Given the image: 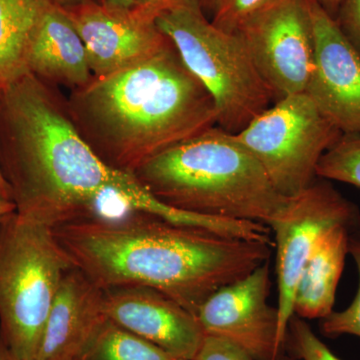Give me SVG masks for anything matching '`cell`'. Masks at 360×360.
<instances>
[{
    "label": "cell",
    "instance_id": "cell-21",
    "mask_svg": "<svg viewBox=\"0 0 360 360\" xmlns=\"http://www.w3.org/2000/svg\"><path fill=\"white\" fill-rule=\"evenodd\" d=\"M297 360H341L316 335L302 317L293 314L288 323L284 350Z\"/></svg>",
    "mask_w": 360,
    "mask_h": 360
},
{
    "label": "cell",
    "instance_id": "cell-6",
    "mask_svg": "<svg viewBox=\"0 0 360 360\" xmlns=\"http://www.w3.org/2000/svg\"><path fill=\"white\" fill-rule=\"evenodd\" d=\"M70 269L51 225L18 212L0 224V333L20 360H35L49 310Z\"/></svg>",
    "mask_w": 360,
    "mask_h": 360
},
{
    "label": "cell",
    "instance_id": "cell-5",
    "mask_svg": "<svg viewBox=\"0 0 360 360\" xmlns=\"http://www.w3.org/2000/svg\"><path fill=\"white\" fill-rule=\"evenodd\" d=\"M189 71L214 101L217 125L238 134L274 101L236 33L217 27L200 0H179L155 16Z\"/></svg>",
    "mask_w": 360,
    "mask_h": 360
},
{
    "label": "cell",
    "instance_id": "cell-8",
    "mask_svg": "<svg viewBox=\"0 0 360 360\" xmlns=\"http://www.w3.org/2000/svg\"><path fill=\"white\" fill-rule=\"evenodd\" d=\"M338 226L359 229V208L328 181L316 179L302 193L288 198L269 225L276 236L277 341L281 350H284L288 323L295 314L293 302L300 274L321 238Z\"/></svg>",
    "mask_w": 360,
    "mask_h": 360
},
{
    "label": "cell",
    "instance_id": "cell-26",
    "mask_svg": "<svg viewBox=\"0 0 360 360\" xmlns=\"http://www.w3.org/2000/svg\"><path fill=\"white\" fill-rule=\"evenodd\" d=\"M16 212V205L13 200L0 198V224Z\"/></svg>",
    "mask_w": 360,
    "mask_h": 360
},
{
    "label": "cell",
    "instance_id": "cell-31",
    "mask_svg": "<svg viewBox=\"0 0 360 360\" xmlns=\"http://www.w3.org/2000/svg\"><path fill=\"white\" fill-rule=\"evenodd\" d=\"M56 2L63 7H70L77 6V4H82L85 0H56Z\"/></svg>",
    "mask_w": 360,
    "mask_h": 360
},
{
    "label": "cell",
    "instance_id": "cell-30",
    "mask_svg": "<svg viewBox=\"0 0 360 360\" xmlns=\"http://www.w3.org/2000/svg\"><path fill=\"white\" fill-rule=\"evenodd\" d=\"M0 360H20L11 352V348L7 347L1 333H0Z\"/></svg>",
    "mask_w": 360,
    "mask_h": 360
},
{
    "label": "cell",
    "instance_id": "cell-20",
    "mask_svg": "<svg viewBox=\"0 0 360 360\" xmlns=\"http://www.w3.org/2000/svg\"><path fill=\"white\" fill-rule=\"evenodd\" d=\"M349 253L354 257L359 270V290L352 304L340 312H331L321 319V333L328 338L349 335L360 338V229L352 232L349 238Z\"/></svg>",
    "mask_w": 360,
    "mask_h": 360
},
{
    "label": "cell",
    "instance_id": "cell-7",
    "mask_svg": "<svg viewBox=\"0 0 360 360\" xmlns=\"http://www.w3.org/2000/svg\"><path fill=\"white\" fill-rule=\"evenodd\" d=\"M342 134L302 92L274 101L236 136L264 167L277 193L290 198L316 179L321 158Z\"/></svg>",
    "mask_w": 360,
    "mask_h": 360
},
{
    "label": "cell",
    "instance_id": "cell-25",
    "mask_svg": "<svg viewBox=\"0 0 360 360\" xmlns=\"http://www.w3.org/2000/svg\"><path fill=\"white\" fill-rule=\"evenodd\" d=\"M176 1L179 0H135V4L148 9L156 15L162 9L167 8V6H172Z\"/></svg>",
    "mask_w": 360,
    "mask_h": 360
},
{
    "label": "cell",
    "instance_id": "cell-17",
    "mask_svg": "<svg viewBox=\"0 0 360 360\" xmlns=\"http://www.w3.org/2000/svg\"><path fill=\"white\" fill-rule=\"evenodd\" d=\"M56 0H0V92L30 72L28 51Z\"/></svg>",
    "mask_w": 360,
    "mask_h": 360
},
{
    "label": "cell",
    "instance_id": "cell-2",
    "mask_svg": "<svg viewBox=\"0 0 360 360\" xmlns=\"http://www.w3.org/2000/svg\"><path fill=\"white\" fill-rule=\"evenodd\" d=\"M54 233L72 267L101 290L153 288L195 316L213 293L269 262L274 246L141 213L84 217L58 225Z\"/></svg>",
    "mask_w": 360,
    "mask_h": 360
},
{
    "label": "cell",
    "instance_id": "cell-33",
    "mask_svg": "<svg viewBox=\"0 0 360 360\" xmlns=\"http://www.w3.org/2000/svg\"><path fill=\"white\" fill-rule=\"evenodd\" d=\"M276 360H297V359H295V357H292L291 356H288V355H286L285 354H284V352H281V354L278 355V356H277V359Z\"/></svg>",
    "mask_w": 360,
    "mask_h": 360
},
{
    "label": "cell",
    "instance_id": "cell-11",
    "mask_svg": "<svg viewBox=\"0 0 360 360\" xmlns=\"http://www.w3.org/2000/svg\"><path fill=\"white\" fill-rule=\"evenodd\" d=\"M269 276V260L213 293L196 315L205 335L231 341L255 360H276L284 350L277 341L278 310L267 302Z\"/></svg>",
    "mask_w": 360,
    "mask_h": 360
},
{
    "label": "cell",
    "instance_id": "cell-1",
    "mask_svg": "<svg viewBox=\"0 0 360 360\" xmlns=\"http://www.w3.org/2000/svg\"><path fill=\"white\" fill-rule=\"evenodd\" d=\"M0 163L16 212L53 227L89 217L106 194L136 213L212 226L210 217L165 205L134 174L104 162L78 131L66 99L32 72L0 92Z\"/></svg>",
    "mask_w": 360,
    "mask_h": 360
},
{
    "label": "cell",
    "instance_id": "cell-15",
    "mask_svg": "<svg viewBox=\"0 0 360 360\" xmlns=\"http://www.w3.org/2000/svg\"><path fill=\"white\" fill-rule=\"evenodd\" d=\"M30 72L47 84L82 89L94 80L84 41L58 4L45 13L28 51Z\"/></svg>",
    "mask_w": 360,
    "mask_h": 360
},
{
    "label": "cell",
    "instance_id": "cell-14",
    "mask_svg": "<svg viewBox=\"0 0 360 360\" xmlns=\"http://www.w3.org/2000/svg\"><path fill=\"white\" fill-rule=\"evenodd\" d=\"M105 316L104 291L72 267L52 303L35 360L77 359Z\"/></svg>",
    "mask_w": 360,
    "mask_h": 360
},
{
    "label": "cell",
    "instance_id": "cell-29",
    "mask_svg": "<svg viewBox=\"0 0 360 360\" xmlns=\"http://www.w3.org/2000/svg\"><path fill=\"white\" fill-rule=\"evenodd\" d=\"M96 1L111 8H130L135 6V0H96Z\"/></svg>",
    "mask_w": 360,
    "mask_h": 360
},
{
    "label": "cell",
    "instance_id": "cell-3",
    "mask_svg": "<svg viewBox=\"0 0 360 360\" xmlns=\"http://www.w3.org/2000/svg\"><path fill=\"white\" fill-rule=\"evenodd\" d=\"M66 104L96 155L130 174L168 148L217 125L212 96L172 41L146 60L71 90Z\"/></svg>",
    "mask_w": 360,
    "mask_h": 360
},
{
    "label": "cell",
    "instance_id": "cell-13",
    "mask_svg": "<svg viewBox=\"0 0 360 360\" xmlns=\"http://www.w3.org/2000/svg\"><path fill=\"white\" fill-rule=\"evenodd\" d=\"M103 291L106 316L175 359H195L205 335L195 315L179 303L142 286Z\"/></svg>",
    "mask_w": 360,
    "mask_h": 360
},
{
    "label": "cell",
    "instance_id": "cell-27",
    "mask_svg": "<svg viewBox=\"0 0 360 360\" xmlns=\"http://www.w3.org/2000/svg\"><path fill=\"white\" fill-rule=\"evenodd\" d=\"M331 16L335 18L342 0H315Z\"/></svg>",
    "mask_w": 360,
    "mask_h": 360
},
{
    "label": "cell",
    "instance_id": "cell-4",
    "mask_svg": "<svg viewBox=\"0 0 360 360\" xmlns=\"http://www.w3.org/2000/svg\"><path fill=\"white\" fill-rule=\"evenodd\" d=\"M134 175L176 210L267 226L288 200L236 134L219 125L155 156Z\"/></svg>",
    "mask_w": 360,
    "mask_h": 360
},
{
    "label": "cell",
    "instance_id": "cell-34",
    "mask_svg": "<svg viewBox=\"0 0 360 360\" xmlns=\"http://www.w3.org/2000/svg\"><path fill=\"white\" fill-rule=\"evenodd\" d=\"M176 360H184V359H176Z\"/></svg>",
    "mask_w": 360,
    "mask_h": 360
},
{
    "label": "cell",
    "instance_id": "cell-24",
    "mask_svg": "<svg viewBox=\"0 0 360 360\" xmlns=\"http://www.w3.org/2000/svg\"><path fill=\"white\" fill-rule=\"evenodd\" d=\"M335 20L345 39L360 54V0H342Z\"/></svg>",
    "mask_w": 360,
    "mask_h": 360
},
{
    "label": "cell",
    "instance_id": "cell-28",
    "mask_svg": "<svg viewBox=\"0 0 360 360\" xmlns=\"http://www.w3.org/2000/svg\"><path fill=\"white\" fill-rule=\"evenodd\" d=\"M0 198L4 200H13V191L4 176V170H2L1 163H0Z\"/></svg>",
    "mask_w": 360,
    "mask_h": 360
},
{
    "label": "cell",
    "instance_id": "cell-16",
    "mask_svg": "<svg viewBox=\"0 0 360 360\" xmlns=\"http://www.w3.org/2000/svg\"><path fill=\"white\" fill-rule=\"evenodd\" d=\"M354 231L345 226L335 227L319 241L298 279L293 314L303 319H323L333 311Z\"/></svg>",
    "mask_w": 360,
    "mask_h": 360
},
{
    "label": "cell",
    "instance_id": "cell-19",
    "mask_svg": "<svg viewBox=\"0 0 360 360\" xmlns=\"http://www.w3.org/2000/svg\"><path fill=\"white\" fill-rule=\"evenodd\" d=\"M316 175L322 179L335 180L360 187V136L342 134L321 158Z\"/></svg>",
    "mask_w": 360,
    "mask_h": 360
},
{
    "label": "cell",
    "instance_id": "cell-18",
    "mask_svg": "<svg viewBox=\"0 0 360 360\" xmlns=\"http://www.w3.org/2000/svg\"><path fill=\"white\" fill-rule=\"evenodd\" d=\"M75 360H176L105 316Z\"/></svg>",
    "mask_w": 360,
    "mask_h": 360
},
{
    "label": "cell",
    "instance_id": "cell-23",
    "mask_svg": "<svg viewBox=\"0 0 360 360\" xmlns=\"http://www.w3.org/2000/svg\"><path fill=\"white\" fill-rule=\"evenodd\" d=\"M193 360H255L243 348L214 335H205Z\"/></svg>",
    "mask_w": 360,
    "mask_h": 360
},
{
    "label": "cell",
    "instance_id": "cell-22",
    "mask_svg": "<svg viewBox=\"0 0 360 360\" xmlns=\"http://www.w3.org/2000/svg\"><path fill=\"white\" fill-rule=\"evenodd\" d=\"M276 0H212L210 21L226 32L236 33L248 18Z\"/></svg>",
    "mask_w": 360,
    "mask_h": 360
},
{
    "label": "cell",
    "instance_id": "cell-32",
    "mask_svg": "<svg viewBox=\"0 0 360 360\" xmlns=\"http://www.w3.org/2000/svg\"><path fill=\"white\" fill-rule=\"evenodd\" d=\"M212 0H200L201 7L205 14L210 13V7H212Z\"/></svg>",
    "mask_w": 360,
    "mask_h": 360
},
{
    "label": "cell",
    "instance_id": "cell-9",
    "mask_svg": "<svg viewBox=\"0 0 360 360\" xmlns=\"http://www.w3.org/2000/svg\"><path fill=\"white\" fill-rule=\"evenodd\" d=\"M236 33L274 101L305 92L314 63L307 0H276L248 18Z\"/></svg>",
    "mask_w": 360,
    "mask_h": 360
},
{
    "label": "cell",
    "instance_id": "cell-10",
    "mask_svg": "<svg viewBox=\"0 0 360 360\" xmlns=\"http://www.w3.org/2000/svg\"><path fill=\"white\" fill-rule=\"evenodd\" d=\"M84 41L94 77L146 60L170 42L155 22V14L144 7L111 8L96 0L63 7Z\"/></svg>",
    "mask_w": 360,
    "mask_h": 360
},
{
    "label": "cell",
    "instance_id": "cell-12",
    "mask_svg": "<svg viewBox=\"0 0 360 360\" xmlns=\"http://www.w3.org/2000/svg\"><path fill=\"white\" fill-rule=\"evenodd\" d=\"M309 2L314 35V70L305 94L343 134L360 136V54L335 18Z\"/></svg>",
    "mask_w": 360,
    "mask_h": 360
}]
</instances>
